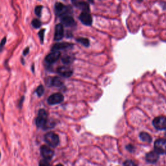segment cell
Returning a JSON list of instances; mask_svg holds the SVG:
<instances>
[{
    "instance_id": "1",
    "label": "cell",
    "mask_w": 166,
    "mask_h": 166,
    "mask_svg": "<svg viewBox=\"0 0 166 166\" xmlns=\"http://www.w3.org/2000/svg\"><path fill=\"white\" fill-rule=\"evenodd\" d=\"M47 113L44 109H40L39 113H38V116L35 121L36 125L38 128H42L45 129L46 124L47 123Z\"/></svg>"
},
{
    "instance_id": "2",
    "label": "cell",
    "mask_w": 166,
    "mask_h": 166,
    "mask_svg": "<svg viewBox=\"0 0 166 166\" xmlns=\"http://www.w3.org/2000/svg\"><path fill=\"white\" fill-rule=\"evenodd\" d=\"M44 140L51 147H56L59 143L58 136L53 132H49L45 134Z\"/></svg>"
},
{
    "instance_id": "3",
    "label": "cell",
    "mask_w": 166,
    "mask_h": 166,
    "mask_svg": "<svg viewBox=\"0 0 166 166\" xmlns=\"http://www.w3.org/2000/svg\"><path fill=\"white\" fill-rule=\"evenodd\" d=\"M154 149L158 154H166V139L160 138L155 141Z\"/></svg>"
},
{
    "instance_id": "4",
    "label": "cell",
    "mask_w": 166,
    "mask_h": 166,
    "mask_svg": "<svg viewBox=\"0 0 166 166\" xmlns=\"http://www.w3.org/2000/svg\"><path fill=\"white\" fill-rule=\"evenodd\" d=\"M40 153L42 157L47 161L51 160L55 154L53 150H52L50 147L45 145L40 147Z\"/></svg>"
},
{
    "instance_id": "5",
    "label": "cell",
    "mask_w": 166,
    "mask_h": 166,
    "mask_svg": "<svg viewBox=\"0 0 166 166\" xmlns=\"http://www.w3.org/2000/svg\"><path fill=\"white\" fill-rule=\"evenodd\" d=\"M64 101V96L61 93H55L51 95L47 99V103L50 105L60 104Z\"/></svg>"
},
{
    "instance_id": "6",
    "label": "cell",
    "mask_w": 166,
    "mask_h": 166,
    "mask_svg": "<svg viewBox=\"0 0 166 166\" xmlns=\"http://www.w3.org/2000/svg\"><path fill=\"white\" fill-rule=\"evenodd\" d=\"M153 125L158 130L166 129V117L159 116L154 119Z\"/></svg>"
},
{
    "instance_id": "7",
    "label": "cell",
    "mask_w": 166,
    "mask_h": 166,
    "mask_svg": "<svg viewBox=\"0 0 166 166\" xmlns=\"http://www.w3.org/2000/svg\"><path fill=\"white\" fill-rule=\"evenodd\" d=\"M79 20L85 25L90 26L92 24V18L90 12L82 11L79 16Z\"/></svg>"
},
{
    "instance_id": "8",
    "label": "cell",
    "mask_w": 166,
    "mask_h": 166,
    "mask_svg": "<svg viewBox=\"0 0 166 166\" xmlns=\"http://www.w3.org/2000/svg\"><path fill=\"white\" fill-rule=\"evenodd\" d=\"M60 57V53L59 51H52V53L47 55L46 58H45V61L47 64H53L59 59Z\"/></svg>"
},
{
    "instance_id": "9",
    "label": "cell",
    "mask_w": 166,
    "mask_h": 166,
    "mask_svg": "<svg viewBox=\"0 0 166 166\" xmlns=\"http://www.w3.org/2000/svg\"><path fill=\"white\" fill-rule=\"evenodd\" d=\"M55 9L57 15L61 16L66 15L69 12V8L68 7H66L64 5L59 2L55 3Z\"/></svg>"
},
{
    "instance_id": "10",
    "label": "cell",
    "mask_w": 166,
    "mask_h": 166,
    "mask_svg": "<svg viewBox=\"0 0 166 166\" xmlns=\"http://www.w3.org/2000/svg\"><path fill=\"white\" fill-rule=\"evenodd\" d=\"M64 37V27L62 23L57 24L55 27L54 39L55 41H59Z\"/></svg>"
},
{
    "instance_id": "11",
    "label": "cell",
    "mask_w": 166,
    "mask_h": 166,
    "mask_svg": "<svg viewBox=\"0 0 166 166\" xmlns=\"http://www.w3.org/2000/svg\"><path fill=\"white\" fill-rule=\"evenodd\" d=\"M57 73L62 77H70L73 74V70L68 66H60L58 68Z\"/></svg>"
},
{
    "instance_id": "12",
    "label": "cell",
    "mask_w": 166,
    "mask_h": 166,
    "mask_svg": "<svg viewBox=\"0 0 166 166\" xmlns=\"http://www.w3.org/2000/svg\"><path fill=\"white\" fill-rule=\"evenodd\" d=\"M61 22L63 25L66 27H73L75 25V22L74 19L71 16L64 15L61 17Z\"/></svg>"
},
{
    "instance_id": "13",
    "label": "cell",
    "mask_w": 166,
    "mask_h": 166,
    "mask_svg": "<svg viewBox=\"0 0 166 166\" xmlns=\"http://www.w3.org/2000/svg\"><path fill=\"white\" fill-rule=\"evenodd\" d=\"M73 45L70 43L62 42V43H57L53 45V47L51 48V51H58L59 50H65L67 48L72 46Z\"/></svg>"
},
{
    "instance_id": "14",
    "label": "cell",
    "mask_w": 166,
    "mask_h": 166,
    "mask_svg": "<svg viewBox=\"0 0 166 166\" xmlns=\"http://www.w3.org/2000/svg\"><path fill=\"white\" fill-rule=\"evenodd\" d=\"M158 154L156 151H151L146 155V160L149 163H155L159 158Z\"/></svg>"
},
{
    "instance_id": "15",
    "label": "cell",
    "mask_w": 166,
    "mask_h": 166,
    "mask_svg": "<svg viewBox=\"0 0 166 166\" xmlns=\"http://www.w3.org/2000/svg\"><path fill=\"white\" fill-rule=\"evenodd\" d=\"M63 84L62 79L58 77H55L51 79V85L53 86H56V87H60Z\"/></svg>"
},
{
    "instance_id": "16",
    "label": "cell",
    "mask_w": 166,
    "mask_h": 166,
    "mask_svg": "<svg viewBox=\"0 0 166 166\" xmlns=\"http://www.w3.org/2000/svg\"><path fill=\"white\" fill-rule=\"evenodd\" d=\"M75 5L76 6H77L79 8L81 9L83 11H87L90 12V7L89 5H88V3H86V2H77L75 3Z\"/></svg>"
},
{
    "instance_id": "17",
    "label": "cell",
    "mask_w": 166,
    "mask_h": 166,
    "mask_svg": "<svg viewBox=\"0 0 166 166\" xmlns=\"http://www.w3.org/2000/svg\"><path fill=\"white\" fill-rule=\"evenodd\" d=\"M140 138L141 140L145 141V142L150 143L152 141L151 136L149 134L146 133H141L140 134Z\"/></svg>"
},
{
    "instance_id": "18",
    "label": "cell",
    "mask_w": 166,
    "mask_h": 166,
    "mask_svg": "<svg viewBox=\"0 0 166 166\" xmlns=\"http://www.w3.org/2000/svg\"><path fill=\"white\" fill-rule=\"evenodd\" d=\"M77 41L85 47H88L90 46V41L88 39H86V38H79V39H77Z\"/></svg>"
},
{
    "instance_id": "19",
    "label": "cell",
    "mask_w": 166,
    "mask_h": 166,
    "mask_svg": "<svg viewBox=\"0 0 166 166\" xmlns=\"http://www.w3.org/2000/svg\"><path fill=\"white\" fill-rule=\"evenodd\" d=\"M36 93L39 97H41L44 93V87L42 85H40L36 90Z\"/></svg>"
},
{
    "instance_id": "20",
    "label": "cell",
    "mask_w": 166,
    "mask_h": 166,
    "mask_svg": "<svg viewBox=\"0 0 166 166\" xmlns=\"http://www.w3.org/2000/svg\"><path fill=\"white\" fill-rule=\"evenodd\" d=\"M41 25H42V23H41V22L39 20L34 19L32 21V25L33 26L34 28H35V29L39 28V27H40Z\"/></svg>"
},
{
    "instance_id": "21",
    "label": "cell",
    "mask_w": 166,
    "mask_h": 166,
    "mask_svg": "<svg viewBox=\"0 0 166 166\" xmlns=\"http://www.w3.org/2000/svg\"><path fill=\"white\" fill-rule=\"evenodd\" d=\"M62 60L63 62V63L66 64H68L71 63L73 60V58L70 57V56H64L63 58H62Z\"/></svg>"
},
{
    "instance_id": "22",
    "label": "cell",
    "mask_w": 166,
    "mask_h": 166,
    "mask_svg": "<svg viewBox=\"0 0 166 166\" xmlns=\"http://www.w3.org/2000/svg\"><path fill=\"white\" fill-rule=\"evenodd\" d=\"M42 6H37L36 7L34 12H35L36 15L39 17H40L41 16V12H42Z\"/></svg>"
},
{
    "instance_id": "23",
    "label": "cell",
    "mask_w": 166,
    "mask_h": 166,
    "mask_svg": "<svg viewBox=\"0 0 166 166\" xmlns=\"http://www.w3.org/2000/svg\"><path fill=\"white\" fill-rule=\"evenodd\" d=\"M44 33H45V29H42L39 33V35L40 37V40L42 44L44 43Z\"/></svg>"
},
{
    "instance_id": "24",
    "label": "cell",
    "mask_w": 166,
    "mask_h": 166,
    "mask_svg": "<svg viewBox=\"0 0 166 166\" xmlns=\"http://www.w3.org/2000/svg\"><path fill=\"white\" fill-rule=\"evenodd\" d=\"M6 41H7V38L4 37L1 40V42H0V52H1L2 50H3V48H4V46L6 44Z\"/></svg>"
},
{
    "instance_id": "25",
    "label": "cell",
    "mask_w": 166,
    "mask_h": 166,
    "mask_svg": "<svg viewBox=\"0 0 166 166\" xmlns=\"http://www.w3.org/2000/svg\"><path fill=\"white\" fill-rule=\"evenodd\" d=\"M39 166H49V162L47 160H45V159H43V160H41L40 161Z\"/></svg>"
},
{
    "instance_id": "26",
    "label": "cell",
    "mask_w": 166,
    "mask_h": 166,
    "mask_svg": "<svg viewBox=\"0 0 166 166\" xmlns=\"http://www.w3.org/2000/svg\"><path fill=\"white\" fill-rule=\"evenodd\" d=\"M124 166H136V165L133 161L126 160L124 162Z\"/></svg>"
},
{
    "instance_id": "27",
    "label": "cell",
    "mask_w": 166,
    "mask_h": 166,
    "mask_svg": "<svg viewBox=\"0 0 166 166\" xmlns=\"http://www.w3.org/2000/svg\"><path fill=\"white\" fill-rule=\"evenodd\" d=\"M29 52V47H27L26 49H25V50L23 51V54L24 56H25V55H27V54H28Z\"/></svg>"
},
{
    "instance_id": "28",
    "label": "cell",
    "mask_w": 166,
    "mask_h": 166,
    "mask_svg": "<svg viewBox=\"0 0 166 166\" xmlns=\"http://www.w3.org/2000/svg\"><path fill=\"white\" fill-rule=\"evenodd\" d=\"M23 100H24V97H22V100H20V103H19V106H20V108H21L22 106V103L23 102Z\"/></svg>"
},
{
    "instance_id": "29",
    "label": "cell",
    "mask_w": 166,
    "mask_h": 166,
    "mask_svg": "<svg viewBox=\"0 0 166 166\" xmlns=\"http://www.w3.org/2000/svg\"><path fill=\"white\" fill-rule=\"evenodd\" d=\"M88 1L91 3H93V1H94V0H88Z\"/></svg>"
},
{
    "instance_id": "30",
    "label": "cell",
    "mask_w": 166,
    "mask_h": 166,
    "mask_svg": "<svg viewBox=\"0 0 166 166\" xmlns=\"http://www.w3.org/2000/svg\"><path fill=\"white\" fill-rule=\"evenodd\" d=\"M34 64H33V66H32V71H33V72H34Z\"/></svg>"
},
{
    "instance_id": "31",
    "label": "cell",
    "mask_w": 166,
    "mask_h": 166,
    "mask_svg": "<svg viewBox=\"0 0 166 166\" xmlns=\"http://www.w3.org/2000/svg\"><path fill=\"white\" fill-rule=\"evenodd\" d=\"M55 166H63V165H62V164H58V165H55Z\"/></svg>"
},
{
    "instance_id": "32",
    "label": "cell",
    "mask_w": 166,
    "mask_h": 166,
    "mask_svg": "<svg viewBox=\"0 0 166 166\" xmlns=\"http://www.w3.org/2000/svg\"><path fill=\"white\" fill-rule=\"evenodd\" d=\"M0 158H1V153H0Z\"/></svg>"
}]
</instances>
